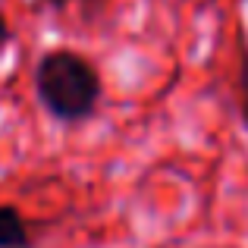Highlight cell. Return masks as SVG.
Segmentation results:
<instances>
[{
  "instance_id": "6da1fadb",
  "label": "cell",
  "mask_w": 248,
  "mask_h": 248,
  "mask_svg": "<svg viewBox=\"0 0 248 248\" xmlns=\"http://www.w3.org/2000/svg\"><path fill=\"white\" fill-rule=\"evenodd\" d=\"M101 76L94 63L73 47L44 50L35 66V94L60 123H82L101 104Z\"/></svg>"
},
{
  "instance_id": "7a4b0ae2",
  "label": "cell",
  "mask_w": 248,
  "mask_h": 248,
  "mask_svg": "<svg viewBox=\"0 0 248 248\" xmlns=\"http://www.w3.org/2000/svg\"><path fill=\"white\" fill-rule=\"evenodd\" d=\"M0 248H31L29 223L13 204H0Z\"/></svg>"
},
{
  "instance_id": "3957f363",
  "label": "cell",
  "mask_w": 248,
  "mask_h": 248,
  "mask_svg": "<svg viewBox=\"0 0 248 248\" xmlns=\"http://www.w3.org/2000/svg\"><path fill=\"white\" fill-rule=\"evenodd\" d=\"M239 110H242V123L248 129V50L239 60Z\"/></svg>"
},
{
  "instance_id": "277c9868",
  "label": "cell",
  "mask_w": 248,
  "mask_h": 248,
  "mask_svg": "<svg viewBox=\"0 0 248 248\" xmlns=\"http://www.w3.org/2000/svg\"><path fill=\"white\" fill-rule=\"evenodd\" d=\"M6 44H10V22H6V16L0 13V54H3Z\"/></svg>"
},
{
  "instance_id": "5b68a950",
  "label": "cell",
  "mask_w": 248,
  "mask_h": 248,
  "mask_svg": "<svg viewBox=\"0 0 248 248\" xmlns=\"http://www.w3.org/2000/svg\"><path fill=\"white\" fill-rule=\"evenodd\" d=\"M41 3H47L50 10H66L69 3H76V0H41Z\"/></svg>"
}]
</instances>
